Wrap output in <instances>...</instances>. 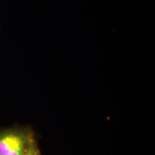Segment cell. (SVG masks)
Listing matches in <instances>:
<instances>
[{"label":"cell","instance_id":"1","mask_svg":"<svg viewBox=\"0 0 155 155\" xmlns=\"http://www.w3.org/2000/svg\"><path fill=\"white\" fill-rule=\"evenodd\" d=\"M35 141L27 130L13 129L0 132V155H23Z\"/></svg>","mask_w":155,"mask_h":155},{"label":"cell","instance_id":"2","mask_svg":"<svg viewBox=\"0 0 155 155\" xmlns=\"http://www.w3.org/2000/svg\"><path fill=\"white\" fill-rule=\"evenodd\" d=\"M23 155H41L35 141L29 147L28 150Z\"/></svg>","mask_w":155,"mask_h":155}]
</instances>
